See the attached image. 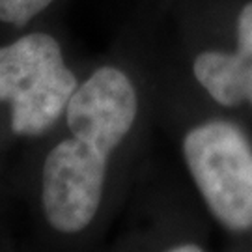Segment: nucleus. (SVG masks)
Segmentation results:
<instances>
[{"instance_id": "nucleus-3", "label": "nucleus", "mask_w": 252, "mask_h": 252, "mask_svg": "<svg viewBox=\"0 0 252 252\" xmlns=\"http://www.w3.org/2000/svg\"><path fill=\"white\" fill-rule=\"evenodd\" d=\"M79 79L49 32H28L0 45V103L9 105L11 133L39 138L63 116Z\"/></svg>"}, {"instance_id": "nucleus-2", "label": "nucleus", "mask_w": 252, "mask_h": 252, "mask_svg": "<svg viewBox=\"0 0 252 252\" xmlns=\"http://www.w3.org/2000/svg\"><path fill=\"white\" fill-rule=\"evenodd\" d=\"M181 157L217 224L235 235L252 234L251 131L232 116H207L183 133Z\"/></svg>"}, {"instance_id": "nucleus-1", "label": "nucleus", "mask_w": 252, "mask_h": 252, "mask_svg": "<svg viewBox=\"0 0 252 252\" xmlns=\"http://www.w3.org/2000/svg\"><path fill=\"white\" fill-rule=\"evenodd\" d=\"M140 94L129 73L112 63L79 82L63 112L67 136L47 152L39 204L47 224L63 235L81 234L99 215L110 162L133 135Z\"/></svg>"}, {"instance_id": "nucleus-4", "label": "nucleus", "mask_w": 252, "mask_h": 252, "mask_svg": "<svg viewBox=\"0 0 252 252\" xmlns=\"http://www.w3.org/2000/svg\"><path fill=\"white\" fill-rule=\"evenodd\" d=\"M230 36V45H204L190 56V77L213 105L252 120V0H235Z\"/></svg>"}, {"instance_id": "nucleus-5", "label": "nucleus", "mask_w": 252, "mask_h": 252, "mask_svg": "<svg viewBox=\"0 0 252 252\" xmlns=\"http://www.w3.org/2000/svg\"><path fill=\"white\" fill-rule=\"evenodd\" d=\"M56 0H0V25L9 28H27Z\"/></svg>"}, {"instance_id": "nucleus-6", "label": "nucleus", "mask_w": 252, "mask_h": 252, "mask_svg": "<svg viewBox=\"0 0 252 252\" xmlns=\"http://www.w3.org/2000/svg\"><path fill=\"white\" fill-rule=\"evenodd\" d=\"M166 251H170V252H202V251H206V247L200 245L198 241H178V243H172L170 247H166Z\"/></svg>"}]
</instances>
